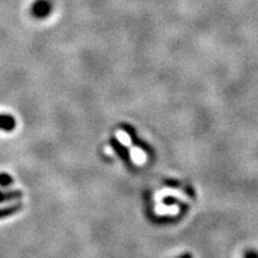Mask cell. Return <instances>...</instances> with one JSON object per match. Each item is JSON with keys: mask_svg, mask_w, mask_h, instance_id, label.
I'll return each instance as SVG.
<instances>
[{"mask_svg": "<svg viewBox=\"0 0 258 258\" xmlns=\"http://www.w3.org/2000/svg\"><path fill=\"white\" fill-rule=\"evenodd\" d=\"M23 194L19 190H10V191H2L0 190V203L6 202V201H16L19 200Z\"/></svg>", "mask_w": 258, "mask_h": 258, "instance_id": "277c9868", "label": "cell"}, {"mask_svg": "<svg viewBox=\"0 0 258 258\" xmlns=\"http://www.w3.org/2000/svg\"><path fill=\"white\" fill-rule=\"evenodd\" d=\"M245 258H258V255L255 251H248L245 254Z\"/></svg>", "mask_w": 258, "mask_h": 258, "instance_id": "52a82bcc", "label": "cell"}, {"mask_svg": "<svg viewBox=\"0 0 258 258\" xmlns=\"http://www.w3.org/2000/svg\"><path fill=\"white\" fill-rule=\"evenodd\" d=\"M178 258H192V257L190 256L189 254H185V255H183V256H181V257H178Z\"/></svg>", "mask_w": 258, "mask_h": 258, "instance_id": "ba28073f", "label": "cell"}, {"mask_svg": "<svg viewBox=\"0 0 258 258\" xmlns=\"http://www.w3.org/2000/svg\"><path fill=\"white\" fill-rule=\"evenodd\" d=\"M16 128V120L11 115L0 114V130L12 132Z\"/></svg>", "mask_w": 258, "mask_h": 258, "instance_id": "3957f363", "label": "cell"}, {"mask_svg": "<svg viewBox=\"0 0 258 258\" xmlns=\"http://www.w3.org/2000/svg\"><path fill=\"white\" fill-rule=\"evenodd\" d=\"M122 129H123L124 132L127 133V135H128V137L130 138V140H132L133 145H135V146L139 147V148H141L143 151H145L146 153H148V154L152 152L151 147H149L148 145H147L146 143H145V141H143L140 138L138 137L137 132H135V129L133 128L132 126H129V124H122Z\"/></svg>", "mask_w": 258, "mask_h": 258, "instance_id": "6da1fadb", "label": "cell"}, {"mask_svg": "<svg viewBox=\"0 0 258 258\" xmlns=\"http://www.w3.org/2000/svg\"><path fill=\"white\" fill-rule=\"evenodd\" d=\"M22 208H23V205H22V203H16V205H11L8 207H4V208H0V219L11 217V215L18 213Z\"/></svg>", "mask_w": 258, "mask_h": 258, "instance_id": "5b68a950", "label": "cell"}, {"mask_svg": "<svg viewBox=\"0 0 258 258\" xmlns=\"http://www.w3.org/2000/svg\"><path fill=\"white\" fill-rule=\"evenodd\" d=\"M110 144H111L112 148H114L116 153L118 154V157H120L121 159L127 164V165H129V166L132 165V159H130V154H129L128 148H127L126 146H123V145H122L120 141H117L114 138L110 140Z\"/></svg>", "mask_w": 258, "mask_h": 258, "instance_id": "7a4b0ae2", "label": "cell"}, {"mask_svg": "<svg viewBox=\"0 0 258 258\" xmlns=\"http://www.w3.org/2000/svg\"><path fill=\"white\" fill-rule=\"evenodd\" d=\"M13 183L12 177L7 174H0V185L1 186H8Z\"/></svg>", "mask_w": 258, "mask_h": 258, "instance_id": "8992f818", "label": "cell"}]
</instances>
